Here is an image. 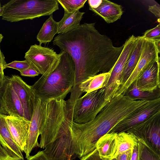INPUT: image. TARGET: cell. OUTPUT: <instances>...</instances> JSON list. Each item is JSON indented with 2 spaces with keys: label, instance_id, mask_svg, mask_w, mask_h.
<instances>
[{
  "label": "cell",
  "instance_id": "6da1fadb",
  "mask_svg": "<svg viewBox=\"0 0 160 160\" xmlns=\"http://www.w3.org/2000/svg\"><path fill=\"white\" fill-rule=\"evenodd\" d=\"M95 23H84L53 41L61 51L69 54L75 66V86L100 72L112 71L123 49L113 46L107 36L101 34Z\"/></svg>",
  "mask_w": 160,
  "mask_h": 160
},
{
  "label": "cell",
  "instance_id": "7a4b0ae2",
  "mask_svg": "<svg viewBox=\"0 0 160 160\" xmlns=\"http://www.w3.org/2000/svg\"><path fill=\"white\" fill-rule=\"evenodd\" d=\"M75 81L74 62L69 54L63 52L57 67L42 75L31 87L35 98L44 102L64 99L74 86Z\"/></svg>",
  "mask_w": 160,
  "mask_h": 160
},
{
  "label": "cell",
  "instance_id": "3957f363",
  "mask_svg": "<svg viewBox=\"0 0 160 160\" xmlns=\"http://www.w3.org/2000/svg\"><path fill=\"white\" fill-rule=\"evenodd\" d=\"M148 102L134 100L122 94L115 96L93 119L83 124L86 136L96 142L120 121Z\"/></svg>",
  "mask_w": 160,
  "mask_h": 160
},
{
  "label": "cell",
  "instance_id": "277c9868",
  "mask_svg": "<svg viewBox=\"0 0 160 160\" xmlns=\"http://www.w3.org/2000/svg\"><path fill=\"white\" fill-rule=\"evenodd\" d=\"M57 0H11L2 7L3 20L10 22L51 15L59 9Z\"/></svg>",
  "mask_w": 160,
  "mask_h": 160
},
{
  "label": "cell",
  "instance_id": "5b68a950",
  "mask_svg": "<svg viewBox=\"0 0 160 160\" xmlns=\"http://www.w3.org/2000/svg\"><path fill=\"white\" fill-rule=\"evenodd\" d=\"M68 109V100H52L47 102V109L38 147L44 149L62 136Z\"/></svg>",
  "mask_w": 160,
  "mask_h": 160
},
{
  "label": "cell",
  "instance_id": "8992f818",
  "mask_svg": "<svg viewBox=\"0 0 160 160\" xmlns=\"http://www.w3.org/2000/svg\"><path fill=\"white\" fill-rule=\"evenodd\" d=\"M105 95L104 87L78 98L74 107L73 121L83 123L93 119L110 101L106 100Z\"/></svg>",
  "mask_w": 160,
  "mask_h": 160
},
{
  "label": "cell",
  "instance_id": "52a82bcc",
  "mask_svg": "<svg viewBox=\"0 0 160 160\" xmlns=\"http://www.w3.org/2000/svg\"><path fill=\"white\" fill-rule=\"evenodd\" d=\"M126 132L160 156V111Z\"/></svg>",
  "mask_w": 160,
  "mask_h": 160
},
{
  "label": "cell",
  "instance_id": "ba28073f",
  "mask_svg": "<svg viewBox=\"0 0 160 160\" xmlns=\"http://www.w3.org/2000/svg\"><path fill=\"white\" fill-rule=\"evenodd\" d=\"M63 52L58 54L52 48L35 44L30 46L24 58L30 66L42 75L53 71L58 66Z\"/></svg>",
  "mask_w": 160,
  "mask_h": 160
},
{
  "label": "cell",
  "instance_id": "9c48e42d",
  "mask_svg": "<svg viewBox=\"0 0 160 160\" xmlns=\"http://www.w3.org/2000/svg\"><path fill=\"white\" fill-rule=\"evenodd\" d=\"M160 41L144 38L141 54L136 67L126 81L120 87L114 97L124 95L132 84L151 64L160 60Z\"/></svg>",
  "mask_w": 160,
  "mask_h": 160
},
{
  "label": "cell",
  "instance_id": "30bf717a",
  "mask_svg": "<svg viewBox=\"0 0 160 160\" xmlns=\"http://www.w3.org/2000/svg\"><path fill=\"white\" fill-rule=\"evenodd\" d=\"M137 37L132 35L123 44L122 51L112 69L110 78L105 89V99L110 101L120 87V80L125 65L134 48Z\"/></svg>",
  "mask_w": 160,
  "mask_h": 160
},
{
  "label": "cell",
  "instance_id": "8fae6325",
  "mask_svg": "<svg viewBox=\"0 0 160 160\" xmlns=\"http://www.w3.org/2000/svg\"><path fill=\"white\" fill-rule=\"evenodd\" d=\"M160 111V98L148 101L117 124L108 133L126 132Z\"/></svg>",
  "mask_w": 160,
  "mask_h": 160
},
{
  "label": "cell",
  "instance_id": "7c38bea8",
  "mask_svg": "<svg viewBox=\"0 0 160 160\" xmlns=\"http://www.w3.org/2000/svg\"><path fill=\"white\" fill-rule=\"evenodd\" d=\"M46 109L47 102H43L40 99L35 98L33 112L30 121L27 144L24 152L27 159L30 156L32 149L39 146L38 138L41 133Z\"/></svg>",
  "mask_w": 160,
  "mask_h": 160
},
{
  "label": "cell",
  "instance_id": "4fadbf2b",
  "mask_svg": "<svg viewBox=\"0 0 160 160\" xmlns=\"http://www.w3.org/2000/svg\"><path fill=\"white\" fill-rule=\"evenodd\" d=\"M9 81L18 96L27 119L30 121L32 115L35 97L31 86L17 75L10 77Z\"/></svg>",
  "mask_w": 160,
  "mask_h": 160
},
{
  "label": "cell",
  "instance_id": "5bb4252c",
  "mask_svg": "<svg viewBox=\"0 0 160 160\" xmlns=\"http://www.w3.org/2000/svg\"><path fill=\"white\" fill-rule=\"evenodd\" d=\"M8 127L13 139L22 152L27 144L30 121L26 118L5 115Z\"/></svg>",
  "mask_w": 160,
  "mask_h": 160
},
{
  "label": "cell",
  "instance_id": "9a60e30c",
  "mask_svg": "<svg viewBox=\"0 0 160 160\" xmlns=\"http://www.w3.org/2000/svg\"><path fill=\"white\" fill-rule=\"evenodd\" d=\"M160 61L151 64L135 81L140 90L152 92L160 88Z\"/></svg>",
  "mask_w": 160,
  "mask_h": 160
},
{
  "label": "cell",
  "instance_id": "2e32d148",
  "mask_svg": "<svg viewBox=\"0 0 160 160\" xmlns=\"http://www.w3.org/2000/svg\"><path fill=\"white\" fill-rule=\"evenodd\" d=\"M6 115L0 113V143L12 157L18 160H24L22 152L16 143L8 128Z\"/></svg>",
  "mask_w": 160,
  "mask_h": 160
},
{
  "label": "cell",
  "instance_id": "e0dca14e",
  "mask_svg": "<svg viewBox=\"0 0 160 160\" xmlns=\"http://www.w3.org/2000/svg\"><path fill=\"white\" fill-rule=\"evenodd\" d=\"M9 78L3 96L7 115L26 118L21 102L10 82Z\"/></svg>",
  "mask_w": 160,
  "mask_h": 160
},
{
  "label": "cell",
  "instance_id": "ac0fdd59",
  "mask_svg": "<svg viewBox=\"0 0 160 160\" xmlns=\"http://www.w3.org/2000/svg\"><path fill=\"white\" fill-rule=\"evenodd\" d=\"M89 9L101 17L108 23L119 19L123 13L121 5L107 0H102L97 8L89 7Z\"/></svg>",
  "mask_w": 160,
  "mask_h": 160
},
{
  "label": "cell",
  "instance_id": "d6986e66",
  "mask_svg": "<svg viewBox=\"0 0 160 160\" xmlns=\"http://www.w3.org/2000/svg\"><path fill=\"white\" fill-rule=\"evenodd\" d=\"M117 133L112 132L101 137L96 143V148L102 160H111L115 158Z\"/></svg>",
  "mask_w": 160,
  "mask_h": 160
},
{
  "label": "cell",
  "instance_id": "ffe728a7",
  "mask_svg": "<svg viewBox=\"0 0 160 160\" xmlns=\"http://www.w3.org/2000/svg\"><path fill=\"white\" fill-rule=\"evenodd\" d=\"M143 40L142 36L137 37L134 48L122 71L120 80V87L126 81L136 67L141 54Z\"/></svg>",
  "mask_w": 160,
  "mask_h": 160
},
{
  "label": "cell",
  "instance_id": "44dd1931",
  "mask_svg": "<svg viewBox=\"0 0 160 160\" xmlns=\"http://www.w3.org/2000/svg\"><path fill=\"white\" fill-rule=\"evenodd\" d=\"M111 71L101 73L89 78L78 85L79 89L83 93H88L105 87L110 78Z\"/></svg>",
  "mask_w": 160,
  "mask_h": 160
},
{
  "label": "cell",
  "instance_id": "7402d4cb",
  "mask_svg": "<svg viewBox=\"0 0 160 160\" xmlns=\"http://www.w3.org/2000/svg\"><path fill=\"white\" fill-rule=\"evenodd\" d=\"M84 12L79 10L71 13L64 12L62 19L58 22V34L67 33L77 28L80 24Z\"/></svg>",
  "mask_w": 160,
  "mask_h": 160
},
{
  "label": "cell",
  "instance_id": "603a6c76",
  "mask_svg": "<svg viewBox=\"0 0 160 160\" xmlns=\"http://www.w3.org/2000/svg\"><path fill=\"white\" fill-rule=\"evenodd\" d=\"M58 27V22L54 20L52 16L50 15L43 24L36 36L39 45L46 44L50 42L55 35L57 33Z\"/></svg>",
  "mask_w": 160,
  "mask_h": 160
},
{
  "label": "cell",
  "instance_id": "cb8c5ba5",
  "mask_svg": "<svg viewBox=\"0 0 160 160\" xmlns=\"http://www.w3.org/2000/svg\"><path fill=\"white\" fill-rule=\"evenodd\" d=\"M124 95L134 100L150 101L160 98V88L152 92L142 91L137 87L135 81L132 84Z\"/></svg>",
  "mask_w": 160,
  "mask_h": 160
},
{
  "label": "cell",
  "instance_id": "d4e9b609",
  "mask_svg": "<svg viewBox=\"0 0 160 160\" xmlns=\"http://www.w3.org/2000/svg\"><path fill=\"white\" fill-rule=\"evenodd\" d=\"M138 142L136 137L130 133L123 132L117 133L115 158L120 153L130 149H132L134 146Z\"/></svg>",
  "mask_w": 160,
  "mask_h": 160
},
{
  "label": "cell",
  "instance_id": "484cf974",
  "mask_svg": "<svg viewBox=\"0 0 160 160\" xmlns=\"http://www.w3.org/2000/svg\"><path fill=\"white\" fill-rule=\"evenodd\" d=\"M64 12L71 13L83 7L87 0H57Z\"/></svg>",
  "mask_w": 160,
  "mask_h": 160
},
{
  "label": "cell",
  "instance_id": "4316f807",
  "mask_svg": "<svg viewBox=\"0 0 160 160\" xmlns=\"http://www.w3.org/2000/svg\"><path fill=\"white\" fill-rule=\"evenodd\" d=\"M139 160H160V156L144 144L139 142Z\"/></svg>",
  "mask_w": 160,
  "mask_h": 160
},
{
  "label": "cell",
  "instance_id": "83f0119b",
  "mask_svg": "<svg viewBox=\"0 0 160 160\" xmlns=\"http://www.w3.org/2000/svg\"><path fill=\"white\" fill-rule=\"evenodd\" d=\"M160 24L153 28L148 30L142 36L144 39L160 41Z\"/></svg>",
  "mask_w": 160,
  "mask_h": 160
},
{
  "label": "cell",
  "instance_id": "f1b7e54d",
  "mask_svg": "<svg viewBox=\"0 0 160 160\" xmlns=\"http://www.w3.org/2000/svg\"><path fill=\"white\" fill-rule=\"evenodd\" d=\"M30 65L28 62L25 60L19 61L15 60L5 65V69L7 68H11L16 69L20 72L23 71L29 68Z\"/></svg>",
  "mask_w": 160,
  "mask_h": 160
},
{
  "label": "cell",
  "instance_id": "f546056e",
  "mask_svg": "<svg viewBox=\"0 0 160 160\" xmlns=\"http://www.w3.org/2000/svg\"><path fill=\"white\" fill-rule=\"evenodd\" d=\"M9 77H8L4 85L0 87V113L7 115L4 105L3 100V96L7 86Z\"/></svg>",
  "mask_w": 160,
  "mask_h": 160
},
{
  "label": "cell",
  "instance_id": "4dcf8cb0",
  "mask_svg": "<svg viewBox=\"0 0 160 160\" xmlns=\"http://www.w3.org/2000/svg\"><path fill=\"white\" fill-rule=\"evenodd\" d=\"M80 160H102L99 156L98 152L95 148L92 152L83 156Z\"/></svg>",
  "mask_w": 160,
  "mask_h": 160
},
{
  "label": "cell",
  "instance_id": "1f68e13d",
  "mask_svg": "<svg viewBox=\"0 0 160 160\" xmlns=\"http://www.w3.org/2000/svg\"><path fill=\"white\" fill-rule=\"evenodd\" d=\"M21 75L23 76L34 77L39 75V73L30 66L26 69L20 72Z\"/></svg>",
  "mask_w": 160,
  "mask_h": 160
},
{
  "label": "cell",
  "instance_id": "d6a6232c",
  "mask_svg": "<svg viewBox=\"0 0 160 160\" xmlns=\"http://www.w3.org/2000/svg\"><path fill=\"white\" fill-rule=\"evenodd\" d=\"M132 150L129 149L118 154L116 157L117 160H130Z\"/></svg>",
  "mask_w": 160,
  "mask_h": 160
},
{
  "label": "cell",
  "instance_id": "836d02e7",
  "mask_svg": "<svg viewBox=\"0 0 160 160\" xmlns=\"http://www.w3.org/2000/svg\"><path fill=\"white\" fill-rule=\"evenodd\" d=\"M148 10L153 13L157 18L158 22L160 23V6L159 4L149 6Z\"/></svg>",
  "mask_w": 160,
  "mask_h": 160
},
{
  "label": "cell",
  "instance_id": "e575fe53",
  "mask_svg": "<svg viewBox=\"0 0 160 160\" xmlns=\"http://www.w3.org/2000/svg\"><path fill=\"white\" fill-rule=\"evenodd\" d=\"M27 160H50L45 154L43 151H39L36 154L30 156Z\"/></svg>",
  "mask_w": 160,
  "mask_h": 160
},
{
  "label": "cell",
  "instance_id": "d590c367",
  "mask_svg": "<svg viewBox=\"0 0 160 160\" xmlns=\"http://www.w3.org/2000/svg\"><path fill=\"white\" fill-rule=\"evenodd\" d=\"M0 160H18L10 156L0 143Z\"/></svg>",
  "mask_w": 160,
  "mask_h": 160
},
{
  "label": "cell",
  "instance_id": "8d00e7d4",
  "mask_svg": "<svg viewBox=\"0 0 160 160\" xmlns=\"http://www.w3.org/2000/svg\"><path fill=\"white\" fill-rule=\"evenodd\" d=\"M139 147L138 142L133 147L130 160H139Z\"/></svg>",
  "mask_w": 160,
  "mask_h": 160
},
{
  "label": "cell",
  "instance_id": "74e56055",
  "mask_svg": "<svg viewBox=\"0 0 160 160\" xmlns=\"http://www.w3.org/2000/svg\"><path fill=\"white\" fill-rule=\"evenodd\" d=\"M5 68L0 65V87H2L5 83L8 76L4 75L3 70Z\"/></svg>",
  "mask_w": 160,
  "mask_h": 160
},
{
  "label": "cell",
  "instance_id": "f35d334b",
  "mask_svg": "<svg viewBox=\"0 0 160 160\" xmlns=\"http://www.w3.org/2000/svg\"><path fill=\"white\" fill-rule=\"evenodd\" d=\"M3 36L0 33V65L3 66L5 69V65L6 63L5 60V58L2 52L1 51L0 48V43L2 40Z\"/></svg>",
  "mask_w": 160,
  "mask_h": 160
},
{
  "label": "cell",
  "instance_id": "ab89813d",
  "mask_svg": "<svg viewBox=\"0 0 160 160\" xmlns=\"http://www.w3.org/2000/svg\"><path fill=\"white\" fill-rule=\"evenodd\" d=\"M102 0H88V3L89 7L96 8L101 4Z\"/></svg>",
  "mask_w": 160,
  "mask_h": 160
},
{
  "label": "cell",
  "instance_id": "60d3db41",
  "mask_svg": "<svg viewBox=\"0 0 160 160\" xmlns=\"http://www.w3.org/2000/svg\"><path fill=\"white\" fill-rule=\"evenodd\" d=\"M73 109H72V108H70V109H69V110H68V114L69 113V112H72V114H73ZM67 117H68V116H67ZM66 120H67V119H66ZM66 126H67V125H66ZM65 134H66V133H65ZM66 134H65V135H64V137L65 138V139L67 140V142H68V144H69V146H70V144H69V142H68V140H67V138H66ZM70 158H71V157H70ZM71 160H72V159H71Z\"/></svg>",
  "mask_w": 160,
  "mask_h": 160
},
{
  "label": "cell",
  "instance_id": "b9f144b4",
  "mask_svg": "<svg viewBox=\"0 0 160 160\" xmlns=\"http://www.w3.org/2000/svg\"><path fill=\"white\" fill-rule=\"evenodd\" d=\"M3 7L0 8V16H2L3 13Z\"/></svg>",
  "mask_w": 160,
  "mask_h": 160
},
{
  "label": "cell",
  "instance_id": "7bdbcfd3",
  "mask_svg": "<svg viewBox=\"0 0 160 160\" xmlns=\"http://www.w3.org/2000/svg\"><path fill=\"white\" fill-rule=\"evenodd\" d=\"M111 160H117L116 158H112V159H111Z\"/></svg>",
  "mask_w": 160,
  "mask_h": 160
},
{
  "label": "cell",
  "instance_id": "ee69618b",
  "mask_svg": "<svg viewBox=\"0 0 160 160\" xmlns=\"http://www.w3.org/2000/svg\"><path fill=\"white\" fill-rule=\"evenodd\" d=\"M1 2H0V8L1 7Z\"/></svg>",
  "mask_w": 160,
  "mask_h": 160
}]
</instances>
